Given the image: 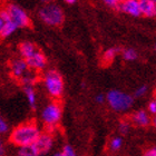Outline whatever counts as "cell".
<instances>
[{
    "instance_id": "6da1fadb",
    "label": "cell",
    "mask_w": 156,
    "mask_h": 156,
    "mask_svg": "<svg viewBox=\"0 0 156 156\" xmlns=\"http://www.w3.org/2000/svg\"><path fill=\"white\" fill-rule=\"evenodd\" d=\"M40 130L38 126L33 122H27L18 125L13 128L9 136L10 142L16 146L23 147L33 145L40 136Z\"/></svg>"
},
{
    "instance_id": "7a4b0ae2",
    "label": "cell",
    "mask_w": 156,
    "mask_h": 156,
    "mask_svg": "<svg viewBox=\"0 0 156 156\" xmlns=\"http://www.w3.org/2000/svg\"><path fill=\"white\" fill-rule=\"evenodd\" d=\"M42 83L46 91L52 98H59L64 93V80L58 72L54 69L45 73L42 77Z\"/></svg>"
},
{
    "instance_id": "3957f363",
    "label": "cell",
    "mask_w": 156,
    "mask_h": 156,
    "mask_svg": "<svg viewBox=\"0 0 156 156\" xmlns=\"http://www.w3.org/2000/svg\"><path fill=\"white\" fill-rule=\"evenodd\" d=\"M40 19L48 26L58 27L64 23L65 16L62 8L55 3H47L39 10Z\"/></svg>"
},
{
    "instance_id": "277c9868",
    "label": "cell",
    "mask_w": 156,
    "mask_h": 156,
    "mask_svg": "<svg viewBox=\"0 0 156 156\" xmlns=\"http://www.w3.org/2000/svg\"><path fill=\"white\" fill-rule=\"evenodd\" d=\"M106 101L115 112H125L132 107L134 101L130 95L114 89L106 95Z\"/></svg>"
},
{
    "instance_id": "5b68a950",
    "label": "cell",
    "mask_w": 156,
    "mask_h": 156,
    "mask_svg": "<svg viewBox=\"0 0 156 156\" xmlns=\"http://www.w3.org/2000/svg\"><path fill=\"white\" fill-rule=\"evenodd\" d=\"M62 118V107L57 101L49 103L44 107L41 112L42 123L48 128L55 127Z\"/></svg>"
},
{
    "instance_id": "8992f818",
    "label": "cell",
    "mask_w": 156,
    "mask_h": 156,
    "mask_svg": "<svg viewBox=\"0 0 156 156\" xmlns=\"http://www.w3.org/2000/svg\"><path fill=\"white\" fill-rule=\"evenodd\" d=\"M5 10H6L9 17L11 18L15 25H16L18 28H26V27H29L30 25V19L29 16L27 15V12L25 10L19 7L18 5H15V3H8L6 7H5Z\"/></svg>"
},
{
    "instance_id": "52a82bcc",
    "label": "cell",
    "mask_w": 156,
    "mask_h": 156,
    "mask_svg": "<svg viewBox=\"0 0 156 156\" xmlns=\"http://www.w3.org/2000/svg\"><path fill=\"white\" fill-rule=\"evenodd\" d=\"M9 70L11 76L19 81L23 80V78L31 72V69L29 68V66L26 62V60L23 58H21V57H19V58H13L10 60Z\"/></svg>"
},
{
    "instance_id": "ba28073f",
    "label": "cell",
    "mask_w": 156,
    "mask_h": 156,
    "mask_svg": "<svg viewBox=\"0 0 156 156\" xmlns=\"http://www.w3.org/2000/svg\"><path fill=\"white\" fill-rule=\"evenodd\" d=\"M17 29H18V27L11 20L8 12L5 9L1 10V12H0V35L1 37L7 38V37L11 36Z\"/></svg>"
},
{
    "instance_id": "9c48e42d",
    "label": "cell",
    "mask_w": 156,
    "mask_h": 156,
    "mask_svg": "<svg viewBox=\"0 0 156 156\" xmlns=\"http://www.w3.org/2000/svg\"><path fill=\"white\" fill-rule=\"evenodd\" d=\"M52 145H54V138H52V136L49 133L40 134V136L33 144L34 148L36 150L38 156L48 153L49 151L51 150Z\"/></svg>"
},
{
    "instance_id": "30bf717a",
    "label": "cell",
    "mask_w": 156,
    "mask_h": 156,
    "mask_svg": "<svg viewBox=\"0 0 156 156\" xmlns=\"http://www.w3.org/2000/svg\"><path fill=\"white\" fill-rule=\"evenodd\" d=\"M25 60L28 64L29 68L36 73L39 72V70H42L46 67V64H47L45 55L39 49L37 51L34 52L33 55H30L27 59H25Z\"/></svg>"
},
{
    "instance_id": "8fae6325",
    "label": "cell",
    "mask_w": 156,
    "mask_h": 156,
    "mask_svg": "<svg viewBox=\"0 0 156 156\" xmlns=\"http://www.w3.org/2000/svg\"><path fill=\"white\" fill-rule=\"evenodd\" d=\"M124 13L129 15L133 17H140L142 16L140 12V0H124L118 7Z\"/></svg>"
},
{
    "instance_id": "7c38bea8",
    "label": "cell",
    "mask_w": 156,
    "mask_h": 156,
    "mask_svg": "<svg viewBox=\"0 0 156 156\" xmlns=\"http://www.w3.org/2000/svg\"><path fill=\"white\" fill-rule=\"evenodd\" d=\"M130 120H132V123H133L134 125L140 126V127H146L151 124L150 114H148L146 111H143V109L135 112V113L132 115V117H130Z\"/></svg>"
},
{
    "instance_id": "4fadbf2b",
    "label": "cell",
    "mask_w": 156,
    "mask_h": 156,
    "mask_svg": "<svg viewBox=\"0 0 156 156\" xmlns=\"http://www.w3.org/2000/svg\"><path fill=\"white\" fill-rule=\"evenodd\" d=\"M140 12L145 17L156 16V2L154 0H140Z\"/></svg>"
},
{
    "instance_id": "5bb4252c",
    "label": "cell",
    "mask_w": 156,
    "mask_h": 156,
    "mask_svg": "<svg viewBox=\"0 0 156 156\" xmlns=\"http://www.w3.org/2000/svg\"><path fill=\"white\" fill-rule=\"evenodd\" d=\"M18 50H19L20 57H21V58H23V59H27L30 55H33L34 52L37 51V50H38V48L34 45L33 42L23 41L19 45V48H18Z\"/></svg>"
},
{
    "instance_id": "9a60e30c",
    "label": "cell",
    "mask_w": 156,
    "mask_h": 156,
    "mask_svg": "<svg viewBox=\"0 0 156 156\" xmlns=\"http://www.w3.org/2000/svg\"><path fill=\"white\" fill-rule=\"evenodd\" d=\"M23 88H25L23 91H25L28 104H29V106L33 109H35L37 106V97H36V91L34 89V86H25Z\"/></svg>"
},
{
    "instance_id": "2e32d148",
    "label": "cell",
    "mask_w": 156,
    "mask_h": 156,
    "mask_svg": "<svg viewBox=\"0 0 156 156\" xmlns=\"http://www.w3.org/2000/svg\"><path fill=\"white\" fill-rule=\"evenodd\" d=\"M18 156H38V154L33 145H29V146L19 147Z\"/></svg>"
},
{
    "instance_id": "e0dca14e",
    "label": "cell",
    "mask_w": 156,
    "mask_h": 156,
    "mask_svg": "<svg viewBox=\"0 0 156 156\" xmlns=\"http://www.w3.org/2000/svg\"><path fill=\"white\" fill-rule=\"evenodd\" d=\"M117 52H118V49L115 48V47L107 49V50L104 52V55H103V62H112L113 60H114L115 57H116Z\"/></svg>"
},
{
    "instance_id": "ac0fdd59",
    "label": "cell",
    "mask_w": 156,
    "mask_h": 156,
    "mask_svg": "<svg viewBox=\"0 0 156 156\" xmlns=\"http://www.w3.org/2000/svg\"><path fill=\"white\" fill-rule=\"evenodd\" d=\"M123 58L126 60V62H133L137 58V52L135 49L132 48H126L124 49L123 51Z\"/></svg>"
},
{
    "instance_id": "d6986e66",
    "label": "cell",
    "mask_w": 156,
    "mask_h": 156,
    "mask_svg": "<svg viewBox=\"0 0 156 156\" xmlns=\"http://www.w3.org/2000/svg\"><path fill=\"white\" fill-rule=\"evenodd\" d=\"M122 144H123V140L120 137H114L109 142V148L111 151H118L122 147Z\"/></svg>"
},
{
    "instance_id": "ffe728a7",
    "label": "cell",
    "mask_w": 156,
    "mask_h": 156,
    "mask_svg": "<svg viewBox=\"0 0 156 156\" xmlns=\"http://www.w3.org/2000/svg\"><path fill=\"white\" fill-rule=\"evenodd\" d=\"M106 6L111 7V8H117L120 6V3L123 2L124 0H103Z\"/></svg>"
},
{
    "instance_id": "44dd1931",
    "label": "cell",
    "mask_w": 156,
    "mask_h": 156,
    "mask_svg": "<svg viewBox=\"0 0 156 156\" xmlns=\"http://www.w3.org/2000/svg\"><path fill=\"white\" fill-rule=\"evenodd\" d=\"M62 154L64 156H77L75 153V151L73 148L72 146H69V145H65L64 148H62Z\"/></svg>"
},
{
    "instance_id": "7402d4cb",
    "label": "cell",
    "mask_w": 156,
    "mask_h": 156,
    "mask_svg": "<svg viewBox=\"0 0 156 156\" xmlns=\"http://www.w3.org/2000/svg\"><path fill=\"white\" fill-rule=\"evenodd\" d=\"M147 89H148V88H147V86H145V85L140 86V87L135 90V96H136V97H143L144 95H146Z\"/></svg>"
},
{
    "instance_id": "603a6c76",
    "label": "cell",
    "mask_w": 156,
    "mask_h": 156,
    "mask_svg": "<svg viewBox=\"0 0 156 156\" xmlns=\"http://www.w3.org/2000/svg\"><path fill=\"white\" fill-rule=\"evenodd\" d=\"M148 113L156 116V96L150 101V104H148Z\"/></svg>"
},
{
    "instance_id": "cb8c5ba5",
    "label": "cell",
    "mask_w": 156,
    "mask_h": 156,
    "mask_svg": "<svg viewBox=\"0 0 156 156\" xmlns=\"http://www.w3.org/2000/svg\"><path fill=\"white\" fill-rule=\"evenodd\" d=\"M129 123L128 122H122L119 124V132L122 134H127L129 130Z\"/></svg>"
},
{
    "instance_id": "d4e9b609",
    "label": "cell",
    "mask_w": 156,
    "mask_h": 156,
    "mask_svg": "<svg viewBox=\"0 0 156 156\" xmlns=\"http://www.w3.org/2000/svg\"><path fill=\"white\" fill-rule=\"evenodd\" d=\"M8 124H7V122L3 118H1L0 119V133H7L8 132Z\"/></svg>"
},
{
    "instance_id": "484cf974",
    "label": "cell",
    "mask_w": 156,
    "mask_h": 156,
    "mask_svg": "<svg viewBox=\"0 0 156 156\" xmlns=\"http://www.w3.org/2000/svg\"><path fill=\"white\" fill-rule=\"evenodd\" d=\"M144 156H156V147H152L144 153Z\"/></svg>"
},
{
    "instance_id": "4316f807",
    "label": "cell",
    "mask_w": 156,
    "mask_h": 156,
    "mask_svg": "<svg viewBox=\"0 0 156 156\" xmlns=\"http://www.w3.org/2000/svg\"><path fill=\"white\" fill-rule=\"evenodd\" d=\"M105 101H106V96H105V95L98 94L97 96H96V101H97V103H99V104L104 103Z\"/></svg>"
},
{
    "instance_id": "83f0119b",
    "label": "cell",
    "mask_w": 156,
    "mask_h": 156,
    "mask_svg": "<svg viewBox=\"0 0 156 156\" xmlns=\"http://www.w3.org/2000/svg\"><path fill=\"white\" fill-rule=\"evenodd\" d=\"M66 3H68V5H73V3L76 2V0H64Z\"/></svg>"
},
{
    "instance_id": "f1b7e54d",
    "label": "cell",
    "mask_w": 156,
    "mask_h": 156,
    "mask_svg": "<svg viewBox=\"0 0 156 156\" xmlns=\"http://www.w3.org/2000/svg\"><path fill=\"white\" fill-rule=\"evenodd\" d=\"M152 123H153V125H154V127L156 128V116L153 118V120H152Z\"/></svg>"
},
{
    "instance_id": "f546056e",
    "label": "cell",
    "mask_w": 156,
    "mask_h": 156,
    "mask_svg": "<svg viewBox=\"0 0 156 156\" xmlns=\"http://www.w3.org/2000/svg\"><path fill=\"white\" fill-rule=\"evenodd\" d=\"M52 156H64V154H62V152H60V153H56V154H54Z\"/></svg>"
},
{
    "instance_id": "4dcf8cb0",
    "label": "cell",
    "mask_w": 156,
    "mask_h": 156,
    "mask_svg": "<svg viewBox=\"0 0 156 156\" xmlns=\"http://www.w3.org/2000/svg\"><path fill=\"white\" fill-rule=\"evenodd\" d=\"M42 1H44V2H45L46 5H47V3H51L52 0H42Z\"/></svg>"
},
{
    "instance_id": "1f68e13d",
    "label": "cell",
    "mask_w": 156,
    "mask_h": 156,
    "mask_svg": "<svg viewBox=\"0 0 156 156\" xmlns=\"http://www.w3.org/2000/svg\"><path fill=\"white\" fill-rule=\"evenodd\" d=\"M155 51H156V45H155Z\"/></svg>"
},
{
    "instance_id": "d6a6232c",
    "label": "cell",
    "mask_w": 156,
    "mask_h": 156,
    "mask_svg": "<svg viewBox=\"0 0 156 156\" xmlns=\"http://www.w3.org/2000/svg\"><path fill=\"white\" fill-rule=\"evenodd\" d=\"M154 1H155V2H156V0H154Z\"/></svg>"
}]
</instances>
